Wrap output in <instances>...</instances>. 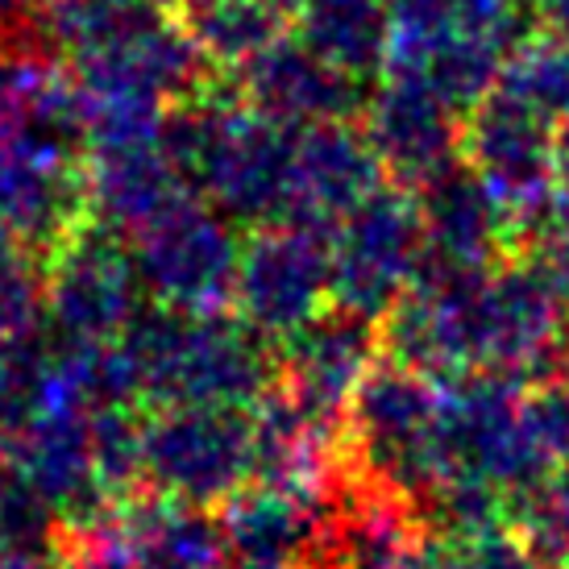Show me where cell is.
<instances>
[{"instance_id": "1", "label": "cell", "mask_w": 569, "mask_h": 569, "mask_svg": "<svg viewBox=\"0 0 569 569\" xmlns=\"http://www.w3.org/2000/svg\"><path fill=\"white\" fill-rule=\"evenodd\" d=\"M566 308L537 262L503 270H428L387 312L399 362L432 379H507L557 349Z\"/></svg>"}, {"instance_id": "2", "label": "cell", "mask_w": 569, "mask_h": 569, "mask_svg": "<svg viewBox=\"0 0 569 569\" xmlns=\"http://www.w3.org/2000/svg\"><path fill=\"white\" fill-rule=\"evenodd\" d=\"M241 246L238 224L200 196L179 200L138 238H129L142 287L183 317H217L233 300Z\"/></svg>"}, {"instance_id": "3", "label": "cell", "mask_w": 569, "mask_h": 569, "mask_svg": "<svg viewBox=\"0 0 569 569\" xmlns=\"http://www.w3.org/2000/svg\"><path fill=\"white\" fill-rule=\"evenodd\" d=\"M332 300L362 320L387 317L425 274V224L408 191L379 188L329 233Z\"/></svg>"}, {"instance_id": "4", "label": "cell", "mask_w": 569, "mask_h": 569, "mask_svg": "<svg viewBox=\"0 0 569 569\" xmlns=\"http://www.w3.org/2000/svg\"><path fill=\"white\" fill-rule=\"evenodd\" d=\"M332 300V253L329 233L303 224H262L241 246L238 303L241 320L258 337H296L320 320Z\"/></svg>"}, {"instance_id": "5", "label": "cell", "mask_w": 569, "mask_h": 569, "mask_svg": "<svg viewBox=\"0 0 569 569\" xmlns=\"http://www.w3.org/2000/svg\"><path fill=\"white\" fill-rule=\"evenodd\" d=\"M557 121L516 100L511 92H495L466 117V167L490 183V191L511 208L516 224L549 204L561 183L557 167Z\"/></svg>"}, {"instance_id": "6", "label": "cell", "mask_w": 569, "mask_h": 569, "mask_svg": "<svg viewBox=\"0 0 569 569\" xmlns=\"http://www.w3.org/2000/svg\"><path fill=\"white\" fill-rule=\"evenodd\" d=\"M362 129L382 171L425 188L466 162V117L437 88L408 71H387L362 104Z\"/></svg>"}, {"instance_id": "7", "label": "cell", "mask_w": 569, "mask_h": 569, "mask_svg": "<svg viewBox=\"0 0 569 569\" xmlns=\"http://www.w3.org/2000/svg\"><path fill=\"white\" fill-rule=\"evenodd\" d=\"M47 274V303L54 320L76 337H104L133 320L142 274L126 238L88 224L54 253Z\"/></svg>"}, {"instance_id": "8", "label": "cell", "mask_w": 569, "mask_h": 569, "mask_svg": "<svg viewBox=\"0 0 569 569\" xmlns=\"http://www.w3.org/2000/svg\"><path fill=\"white\" fill-rule=\"evenodd\" d=\"M83 174H88L92 224L117 238H138L146 224L159 221L167 208L191 196L162 146V133L88 146Z\"/></svg>"}, {"instance_id": "9", "label": "cell", "mask_w": 569, "mask_h": 569, "mask_svg": "<svg viewBox=\"0 0 569 569\" xmlns=\"http://www.w3.org/2000/svg\"><path fill=\"white\" fill-rule=\"evenodd\" d=\"M382 162L366 129L349 121L300 129L296 142V188H291V224L332 233L353 208H362L382 188Z\"/></svg>"}, {"instance_id": "10", "label": "cell", "mask_w": 569, "mask_h": 569, "mask_svg": "<svg viewBox=\"0 0 569 569\" xmlns=\"http://www.w3.org/2000/svg\"><path fill=\"white\" fill-rule=\"evenodd\" d=\"M233 88L267 121L287 129H312L329 121H349L362 109V88L337 76L329 63H320L300 38H279L253 63L233 76Z\"/></svg>"}, {"instance_id": "11", "label": "cell", "mask_w": 569, "mask_h": 569, "mask_svg": "<svg viewBox=\"0 0 569 569\" xmlns=\"http://www.w3.org/2000/svg\"><path fill=\"white\" fill-rule=\"evenodd\" d=\"M428 270H490L511 233V208L466 162L420 188Z\"/></svg>"}, {"instance_id": "12", "label": "cell", "mask_w": 569, "mask_h": 569, "mask_svg": "<svg viewBox=\"0 0 569 569\" xmlns=\"http://www.w3.org/2000/svg\"><path fill=\"white\" fill-rule=\"evenodd\" d=\"M287 370H291V391L296 408L317 416L337 403H346L362 391L366 375L375 370V332L370 320L353 312H325L308 329L287 337Z\"/></svg>"}, {"instance_id": "13", "label": "cell", "mask_w": 569, "mask_h": 569, "mask_svg": "<svg viewBox=\"0 0 569 569\" xmlns=\"http://www.w3.org/2000/svg\"><path fill=\"white\" fill-rule=\"evenodd\" d=\"M296 38L349 83H379L391 71V0H312Z\"/></svg>"}, {"instance_id": "14", "label": "cell", "mask_w": 569, "mask_h": 569, "mask_svg": "<svg viewBox=\"0 0 569 569\" xmlns=\"http://www.w3.org/2000/svg\"><path fill=\"white\" fill-rule=\"evenodd\" d=\"M179 21L208 59V67L224 80H233L241 67L253 63L262 50L283 38V17L270 13L262 0H208Z\"/></svg>"}, {"instance_id": "15", "label": "cell", "mask_w": 569, "mask_h": 569, "mask_svg": "<svg viewBox=\"0 0 569 569\" xmlns=\"http://www.w3.org/2000/svg\"><path fill=\"white\" fill-rule=\"evenodd\" d=\"M499 88L561 126L569 117V47L553 38L520 47L507 59Z\"/></svg>"}, {"instance_id": "16", "label": "cell", "mask_w": 569, "mask_h": 569, "mask_svg": "<svg viewBox=\"0 0 569 569\" xmlns=\"http://www.w3.org/2000/svg\"><path fill=\"white\" fill-rule=\"evenodd\" d=\"M449 4H453L458 30L466 38L487 42L507 59L532 42V30H537L532 0H449Z\"/></svg>"}, {"instance_id": "17", "label": "cell", "mask_w": 569, "mask_h": 569, "mask_svg": "<svg viewBox=\"0 0 569 569\" xmlns=\"http://www.w3.org/2000/svg\"><path fill=\"white\" fill-rule=\"evenodd\" d=\"M523 528L537 553L569 561V466L545 475L523 495Z\"/></svg>"}, {"instance_id": "18", "label": "cell", "mask_w": 569, "mask_h": 569, "mask_svg": "<svg viewBox=\"0 0 569 569\" xmlns=\"http://www.w3.org/2000/svg\"><path fill=\"white\" fill-rule=\"evenodd\" d=\"M520 224L537 246L540 274L549 279L561 308L569 312V188L557 191L553 200L540 204L537 212H528Z\"/></svg>"}, {"instance_id": "19", "label": "cell", "mask_w": 569, "mask_h": 569, "mask_svg": "<svg viewBox=\"0 0 569 569\" xmlns=\"http://www.w3.org/2000/svg\"><path fill=\"white\" fill-rule=\"evenodd\" d=\"M532 9H537V26L553 42H566L569 47V0H532Z\"/></svg>"}, {"instance_id": "20", "label": "cell", "mask_w": 569, "mask_h": 569, "mask_svg": "<svg viewBox=\"0 0 569 569\" xmlns=\"http://www.w3.org/2000/svg\"><path fill=\"white\" fill-rule=\"evenodd\" d=\"M59 4L80 9V13H92V17H121V13L142 9V4H154V0H59Z\"/></svg>"}, {"instance_id": "21", "label": "cell", "mask_w": 569, "mask_h": 569, "mask_svg": "<svg viewBox=\"0 0 569 569\" xmlns=\"http://www.w3.org/2000/svg\"><path fill=\"white\" fill-rule=\"evenodd\" d=\"M557 167H561V183L569 188V117L557 129Z\"/></svg>"}, {"instance_id": "22", "label": "cell", "mask_w": 569, "mask_h": 569, "mask_svg": "<svg viewBox=\"0 0 569 569\" xmlns=\"http://www.w3.org/2000/svg\"><path fill=\"white\" fill-rule=\"evenodd\" d=\"M262 4H267L270 13H279V17L287 21V17H300L303 9L312 4V0H262Z\"/></svg>"}, {"instance_id": "23", "label": "cell", "mask_w": 569, "mask_h": 569, "mask_svg": "<svg viewBox=\"0 0 569 569\" xmlns=\"http://www.w3.org/2000/svg\"><path fill=\"white\" fill-rule=\"evenodd\" d=\"M159 9H167V13H174V17H183V13H191V9H200V4H208V0H154Z\"/></svg>"}]
</instances>
